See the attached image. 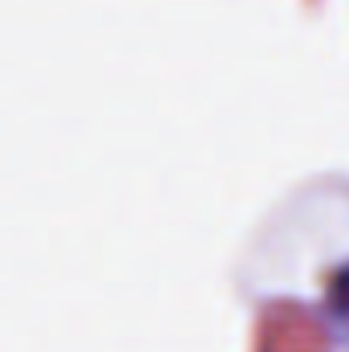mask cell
Returning a JSON list of instances; mask_svg holds the SVG:
<instances>
[{
	"mask_svg": "<svg viewBox=\"0 0 349 352\" xmlns=\"http://www.w3.org/2000/svg\"><path fill=\"white\" fill-rule=\"evenodd\" d=\"M329 308H332V315H336L343 325H349V267L346 270H339V274H336V280H332Z\"/></svg>",
	"mask_w": 349,
	"mask_h": 352,
	"instance_id": "6da1fadb",
	"label": "cell"
}]
</instances>
